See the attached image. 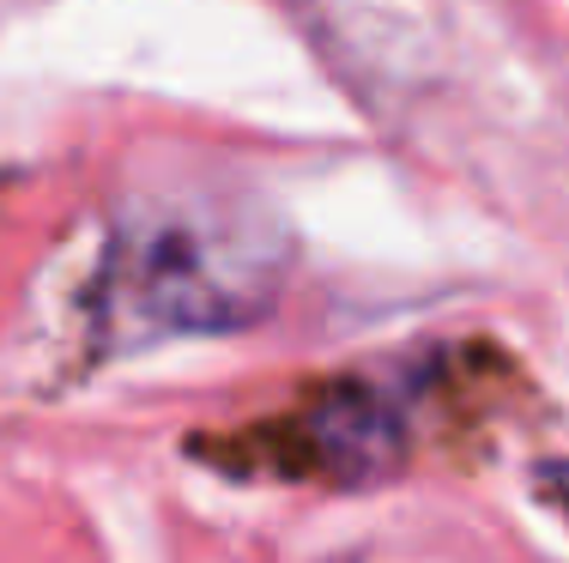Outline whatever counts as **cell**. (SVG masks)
Instances as JSON below:
<instances>
[{
	"instance_id": "3957f363",
	"label": "cell",
	"mask_w": 569,
	"mask_h": 563,
	"mask_svg": "<svg viewBox=\"0 0 569 563\" xmlns=\"http://www.w3.org/2000/svg\"><path fill=\"white\" fill-rule=\"evenodd\" d=\"M533 491H539V503L569 527V461H539L533 466Z\"/></svg>"
},
{
	"instance_id": "6da1fadb",
	"label": "cell",
	"mask_w": 569,
	"mask_h": 563,
	"mask_svg": "<svg viewBox=\"0 0 569 563\" xmlns=\"http://www.w3.org/2000/svg\"><path fill=\"white\" fill-rule=\"evenodd\" d=\"M291 279V231L254 188L182 182L116 212L86 298L91 358L237 333L273 315Z\"/></svg>"
},
{
	"instance_id": "7a4b0ae2",
	"label": "cell",
	"mask_w": 569,
	"mask_h": 563,
	"mask_svg": "<svg viewBox=\"0 0 569 563\" xmlns=\"http://www.w3.org/2000/svg\"><path fill=\"white\" fill-rule=\"evenodd\" d=\"M261 442H273L267 466L284 479L376 485V479L400 473L406 449H412V424H406V406L388 382L346 375V382L316 388L297 412H279Z\"/></svg>"
}]
</instances>
